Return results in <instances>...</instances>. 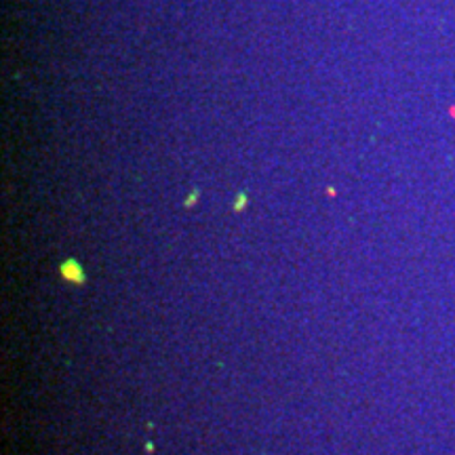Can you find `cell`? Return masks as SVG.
Returning a JSON list of instances; mask_svg holds the SVG:
<instances>
[{
  "instance_id": "1",
  "label": "cell",
  "mask_w": 455,
  "mask_h": 455,
  "mask_svg": "<svg viewBox=\"0 0 455 455\" xmlns=\"http://www.w3.org/2000/svg\"><path fill=\"white\" fill-rule=\"evenodd\" d=\"M78 272H80V270H78V266L74 264V262H68V264L63 266V274L68 276V278H78V280H80V278H83V276H80Z\"/></svg>"
}]
</instances>
